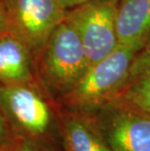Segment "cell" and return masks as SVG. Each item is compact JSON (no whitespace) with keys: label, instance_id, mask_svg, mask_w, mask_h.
<instances>
[{"label":"cell","instance_id":"obj_7","mask_svg":"<svg viewBox=\"0 0 150 151\" xmlns=\"http://www.w3.org/2000/svg\"><path fill=\"white\" fill-rule=\"evenodd\" d=\"M57 114L62 151H112L92 112L57 102Z\"/></svg>","mask_w":150,"mask_h":151},{"label":"cell","instance_id":"obj_15","mask_svg":"<svg viewBox=\"0 0 150 151\" xmlns=\"http://www.w3.org/2000/svg\"><path fill=\"white\" fill-rule=\"evenodd\" d=\"M141 51H145V52H150V34L147 38V40H146V43L144 45V47H143V49Z\"/></svg>","mask_w":150,"mask_h":151},{"label":"cell","instance_id":"obj_9","mask_svg":"<svg viewBox=\"0 0 150 151\" xmlns=\"http://www.w3.org/2000/svg\"><path fill=\"white\" fill-rule=\"evenodd\" d=\"M116 25L119 44L141 51L150 34V0H119Z\"/></svg>","mask_w":150,"mask_h":151},{"label":"cell","instance_id":"obj_14","mask_svg":"<svg viewBox=\"0 0 150 151\" xmlns=\"http://www.w3.org/2000/svg\"><path fill=\"white\" fill-rule=\"evenodd\" d=\"M8 30L7 28V20H6V13L4 9L3 1L0 0V34Z\"/></svg>","mask_w":150,"mask_h":151},{"label":"cell","instance_id":"obj_2","mask_svg":"<svg viewBox=\"0 0 150 151\" xmlns=\"http://www.w3.org/2000/svg\"><path fill=\"white\" fill-rule=\"evenodd\" d=\"M37 78L54 99L71 89L89 68L74 25L67 18L55 28L35 60Z\"/></svg>","mask_w":150,"mask_h":151},{"label":"cell","instance_id":"obj_5","mask_svg":"<svg viewBox=\"0 0 150 151\" xmlns=\"http://www.w3.org/2000/svg\"><path fill=\"white\" fill-rule=\"evenodd\" d=\"M119 0H94L67 10L66 18L79 34L89 67L119 45L117 8Z\"/></svg>","mask_w":150,"mask_h":151},{"label":"cell","instance_id":"obj_1","mask_svg":"<svg viewBox=\"0 0 150 151\" xmlns=\"http://www.w3.org/2000/svg\"><path fill=\"white\" fill-rule=\"evenodd\" d=\"M0 111L15 137L62 148L57 102L40 82L0 84Z\"/></svg>","mask_w":150,"mask_h":151},{"label":"cell","instance_id":"obj_13","mask_svg":"<svg viewBox=\"0 0 150 151\" xmlns=\"http://www.w3.org/2000/svg\"><path fill=\"white\" fill-rule=\"evenodd\" d=\"M58 1L65 9L70 10V9L77 7L79 5H82V4H84V3H87L90 1H94V0H58Z\"/></svg>","mask_w":150,"mask_h":151},{"label":"cell","instance_id":"obj_3","mask_svg":"<svg viewBox=\"0 0 150 151\" xmlns=\"http://www.w3.org/2000/svg\"><path fill=\"white\" fill-rule=\"evenodd\" d=\"M139 50L119 44L109 55L91 65L78 82L55 99L62 106L94 112L110 104L123 88Z\"/></svg>","mask_w":150,"mask_h":151},{"label":"cell","instance_id":"obj_4","mask_svg":"<svg viewBox=\"0 0 150 151\" xmlns=\"http://www.w3.org/2000/svg\"><path fill=\"white\" fill-rule=\"evenodd\" d=\"M7 28L23 41L36 60L50 35L66 17L58 0H2Z\"/></svg>","mask_w":150,"mask_h":151},{"label":"cell","instance_id":"obj_16","mask_svg":"<svg viewBox=\"0 0 150 151\" xmlns=\"http://www.w3.org/2000/svg\"><path fill=\"white\" fill-rule=\"evenodd\" d=\"M0 151H1V150H0Z\"/></svg>","mask_w":150,"mask_h":151},{"label":"cell","instance_id":"obj_12","mask_svg":"<svg viewBox=\"0 0 150 151\" xmlns=\"http://www.w3.org/2000/svg\"><path fill=\"white\" fill-rule=\"evenodd\" d=\"M14 137L15 136L11 128L9 127L7 121L3 116L2 112L0 111V148L11 142Z\"/></svg>","mask_w":150,"mask_h":151},{"label":"cell","instance_id":"obj_8","mask_svg":"<svg viewBox=\"0 0 150 151\" xmlns=\"http://www.w3.org/2000/svg\"><path fill=\"white\" fill-rule=\"evenodd\" d=\"M39 82L35 60L23 41L9 30L0 34V84Z\"/></svg>","mask_w":150,"mask_h":151},{"label":"cell","instance_id":"obj_11","mask_svg":"<svg viewBox=\"0 0 150 151\" xmlns=\"http://www.w3.org/2000/svg\"><path fill=\"white\" fill-rule=\"evenodd\" d=\"M1 151H62L60 147L45 145V144L36 143L21 137H15L11 142L6 144L0 148Z\"/></svg>","mask_w":150,"mask_h":151},{"label":"cell","instance_id":"obj_6","mask_svg":"<svg viewBox=\"0 0 150 151\" xmlns=\"http://www.w3.org/2000/svg\"><path fill=\"white\" fill-rule=\"evenodd\" d=\"M112 151H150V116L108 104L92 112Z\"/></svg>","mask_w":150,"mask_h":151},{"label":"cell","instance_id":"obj_10","mask_svg":"<svg viewBox=\"0 0 150 151\" xmlns=\"http://www.w3.org/2000/svg\"><path fill=\"white\" fill-rule=\"evenodd\" d=\"M111 102L150 116V52L136 55L123 88Z\"/></svg>","mask_w":150,"mask_h":151}]
</instances>
